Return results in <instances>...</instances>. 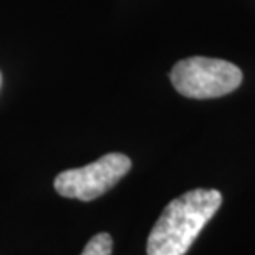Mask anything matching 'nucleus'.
I'll return each instance as SVG.
<instances>
[{
  "label": "nucleus",
  "mask_w": 255,
  "mask_h": 255,
  "mask_svg": "<svg viewBox=\"0 0 255 255\" xmlns=\"http://www.w3.org/2000/svg\"><path fill=\"white\" fill-rule=\"evenodd\" d=\"M221 204L216 189H192L171 201L147 237V255H184Z\"/></svg>",
  "instance_id": "nucleus-1"
},
{
  "label": "nucleus",
  "mask_w": 255,
  "mask_h": 255,
  "mask_svg": "<svg viewBox=\"0 0 255 255\" xmlns=\"http://www.w3.org/2000/svg\"><path fill=\"white\" fill-rule=\"evenodd\" d=\"M171 81L186 98L209 100L229 95L239 88L242 83V71L226 60L191 57L174 65Z\"/></svg>",
  "instance_id": "nucleus-2"
},
{
  "label": "nucleus",
  "mask_w": 255,
  "mask_h": 255,
  "mask_svg": "<svg viewBox=\"0 0 255 255\" xmlns=\"http://www.w3.org/2000/svg\"><path fill=\"white\" fill-rule=\"evenodd\" d=\"M129 169V157L121 152H110L88 166L60 172L55 177V189L63 197L88 202L115 187Z\"/></svg>",
  "instance_id": "nucleus-3"
},
{
  "label": "nucleus",
  "mask_w": 255,
  "mask_h": 255,
  "mask_svg": "<svg viewBox=\"0 0 255 255\" xmlns=\"http://www.w3.org/2000/svg\"><path fill=\"white\" fill-rule=\"evenodd\" d=\"M111 251H113V239L110 234L101 232L90 239L81 255H111Z\"/></svg>",
  "instance_id": "nucleus-4"
},
{
  "label": "nucleus",
  "mask_w": 255,
  "mask_h": 255,
  "mask_svg": "<svg viewBox=\"0 0 255 255\" xmlns=\"http://www.w3.org/2000/svg\"><path fill=\"white\" fill-rule=\"evenodd\" d=\"M0 86H2V73H0Z\"/></svg>",
  "instance_id": "nucleus-5"
}]
</instances>
